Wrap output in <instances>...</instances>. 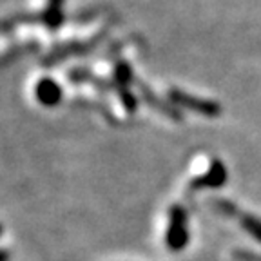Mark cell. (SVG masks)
I'll use <instances>...</instances> for the list:
<instances>
[{
	"label": "cell",
	"instance_id": "1",
	"mask_svg": "<svg viewBox=\"0 0 261 261\" xmlns=\"http://www.w3.org/2000/svg\"><path fill=\"white\" fill-rule=\"evenodd\" d=\"M107 29L96 33L94 37H91L89 40H69L64 44H57L49 49V53L45 55V58H42L44 65H57L58 62H64L71 57H82V55L93 53L94 49L100 45V42L107 37Z\"/></svg>",
	"mask_w": 261,
	"mask_h": 261
},
{
	"label": "cell",
	"instance_id": "2",
	"mask_svg": "<svg viewBox=\"0 0 261 261\" xmlns=\"http://www.w3.org/2000/svg\"><path fill=\"white\" fill-rule=\"evenodd\" d=\"M208 205H211L214 211L220 212V214H223V216L236 220L245 232L249 234L250 238H254L257 243H261V218H257L252 212L241 211L234 201L225 200V198H211Z\"/></svg>",
	"mask_w": 261,
	"mask_h": 261
},
{
	"label": "cell",
	"instance_id": "3",
	"mask_svg": "<svg viewBox=\"0 0 261 261\" xmlns=\"http://www.w3.org/2000/svg\"><path fill=\"white\" fill-rule=\"evenodd\" d=\"M189 243L187 211L181 205H172L169 208V225L165 232V245L171 252H181Z\"/></svg>",
	"mask_w": 261,
	"mask_h": 261
},
{
	"label": "cell",
	"instance_id": "4",
	"mask_svg": "<svg viewBox=\"0 0 261 261\" xmlns=\"http://www.w3.org/2000/svg\"><path fill=\"white\" fill-rule=\"evenodd\" d=\"M169 102H172L174 106L185 107V109L192 111V113L203 114L207 118H216L221 114V106L214 100H207V98L194 96V94H189L185 91L178 89V87H171L167 91Z\"/></svg>",
	"mask_w": 261,
	"mask_h": 261
},
{
	"label": "cell",
	"instance_id": "5",
	"mask_svg": "<svg viewBox=\"0 0 261 261\" xmlns=\"http://www.w3.org/2000/svg\"><path fill=\"white\" fill-rule=\"evenodd\" d=\"M133 80H135L133 67L125 60H116V64H114V87H116V94H118L120 102L125 107L127 113H135L136 107H138L136 96L130 91V82Z\"/></svg>",
	"mask_w": 261,
	"mask_h": 261
},
{
	"label": "cell",
	"instance_id": "6",
	"mask_svg": "<svg viewBox=\"0 0 261 261\" xmlns=\"http://www.w3.org/2000/svg\"><path fill=\"white\" fill-rule=\"evenodd\" d=\"M136 87H138L140 98H142L143 102L151 107V109L165 114V116H167L169 120H172V122H181V120H184V114H181L179 109H176L174 103L167 102V100H162V98H160L151 87L147 86V84H143L142 80H136Z\"/></svg>",
	"mask_w": 261,
	"mask_h": 261
},
{
	"label": "cell",
	"instance_id": "7",
	"mask_svg": "<svg viewBox=\"0 0 261 261\" xmlns=\"http://www.w3.org/2000/svg\"><path fill=\"white\" fill-rule=\"evenodd\" d=\"M227 181V169H225L223 162L214 158L211 162V167L205 174L198 176V178L191 179V191H201V189H220Z\"/></svg>",
	"mask_w": 261,
	"mask_h": 261
},
{
	"label": "cell",
	"instance_id": "8",
	"mask_svg": "<svg viewBox=\"0 0 261 261\" xmlns=\"http://www.w3.org/2000/svg\"><path fill=\"white\" fill-rule=\"evenodd\" d=\"M67 78L74 84H91L94 86V89H98L100 93H116L114 82L106 80L102 76H96L91 69L87 67H73L67 71Z\"/></svg>",
	"mask_w": 261,
	"mask_h": 261
},
{
	"label": "cell",
	"instance_id": "9",
	"mask_svg": "<svg viewBox=\"0 0 261 261\" xmlns=\"http://www.w3.org/2000/svg\"><path fill=\"white\" fill-rule=\"evenodd\" d=\"M37 98L42 106L53 107L57 103H60L62 100V87L58 86L53 78H42L37 84Z\"/></svg>",
	"mask_w": 261,
	"mask_h": 261
},
{
	"label": "cell",
	"instance_id": "10",
	"mask_svg": "<svg viewBox=\"0 0 261 261\" xmlns=\"http://www.w3.org/2000/svg\"><path fill=\"white\" fill-rule=\"evenodd\" d=\"M44 24L49 31H57L64 24V0H47L44 11Z\"/></svg>",
	"mask_w": 261,
	"mask_h": 261
},
{
	"label": "cell",
	"instance_id": "11",
	"mask_svg": "<svg viewBox=\"0 0 261 261\" xmlns=\"http://www.w3.org/2000/svg\"><path fill=\"white\" fill-rule=\"evenodd\" d=\"M37 22H44V13H20V15H13L9 18H6L4 25V33L11 31L13 25H20V24H37Z\"/></svg>",
	"mask_w": 261,
	"mask_h": 261
},
{
	"label": "cell",
	"instance_id": "12",
	"mask_svg": "<svg viewBox=\"0 0 261 261\" xmlns=\"http://www.w3.org/2000/svg\"><path fill=\"white\" fill-rule=\"evenodd\" d=\"M38 47H40L38 40H28V42H22L20 45H15V47H11L8 53L4 55V65H8L11 60H18V58L24 57V55L35 53V51H38Z\"/></svg>",
	"mask_w": 261,
	"mask_h": 261
},
{
	"label": "cell",
	"instance_id": "13",
	"mask_svg": "<svg viewBox=\"0 0 261 261\" xmlns=\"http://www.w3.org/2000/svg\"><path fill=\"white\" fill-rule=\"evenodd\" d=\"M234 256L238 261H261V254L252 252V250H236Z\"/></svg>",
	"mask_w": 261,
	"mask_h": 261
},
{
	"label": "cell",
	"instance_id": "14",
	"mask_svg": "<svg viewBox=\"0 0 261 261\" xmlns=\"http://www.w3.org/2000/svg\"><path fill=\"white\" fill-rule=\"evenodd\" d=\"M8 259H9V252L4 250V252H2V261H8Z\"/></svg>",
	"mask_w": 261,
	"mask_h": 261
}]
</instances>
